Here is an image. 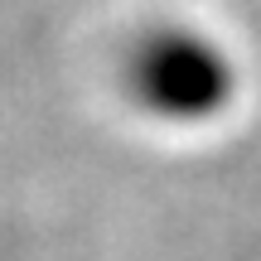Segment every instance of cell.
Here are the masks:
<instances>
[{
	"label": "cell",
	"instance_id": "obj_1",
	"mask_svg": "<svg viewBox=\"0 0 261 261\" xmlns=\"http://www.w3.org/2000/svg\"><path fill=\"white\" fill-rule=\"evenodd\" d=\"M136 87L160 107V112H203L223 97L227 77L218 54H208V44L194 39H155L145 44V54L136 58Z\"/></svg>",
	"mask_w": 261,
	"mask_h": 261
}]
</instances>
